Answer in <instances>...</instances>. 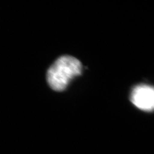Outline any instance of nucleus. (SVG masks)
<instances>
[{"instance_id": "2", "label": "nucleus", "mask_w": 154, "mask_h": 154, "mask_svg": "<svg viewBox=\"0 0 154 154\" xmlns=\"http://www.w3.org/2000/svg\"><path fill=\"white\" fill-rule=\"evenodd\" d=\"M131 101L140 110L150 112L154 110V90L147 85H140L132 89Z\"/></svg>"}, {"instance_id": "1", "label": "nucleus", "mask_w": 154, "mask_h": 154, "mask_svg": "<svg viewBox=\"0 0 154 154\" xmlns=\"http://www.w3.org/2000/svg\"><path fill=\"white\" fill-rule=\"evenodd\" d=\"M82 63L78 59L63 55L57 59L47 72V81L57 91L64 90L72 79L81 74Z\"/></svg>"}]
</instances>
